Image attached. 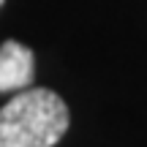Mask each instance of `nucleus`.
<instances>
[{
  "label": "nucleus",
  "mask_w": 147,
  "mask_h": 147,
  "mask_svg": "<svg viewBox=\"0 0 147 147\" xmlns=\"http://www.w3.org/2000/svg\"><path fill=\"white\" fill-rule=\"evenodd\" d=\"M68 125L65 101L49 87L30 84L0 106V147H55Z\"/></svg>",
  "instance_id": "nucleus-1"
},
{
  "label": "nucleus",
  "mask_w": 147,
  "mask_h": 147,
  "mask_svg": "<svg viewBox=\"0 0 147 147\" xmlns=\"http://www.w3.org/2000/svg\"><path fill=\"white\" fill-rule=\"evenodd\" d=\"M36 57L33 49L19 41L0 44V93H16L33 84Z\"/></svg>",
  "instance_id": "nucleus-2"
},
{
  "label": "nucleus",
  "mask_w": 147,
  "mask_h": 147,
  "mask_svg": "<svg viewBox=\"0 0 147 147\" xmlns=\"http://www.w3.org/2000/svg\"><path fill=\"white\" fill-rule=\"evenodd\" d=\"M3 3H5V0H0V5H3Z\"/></svg>",
  "instance_id": "nucleus-3"
}]
</instances>
